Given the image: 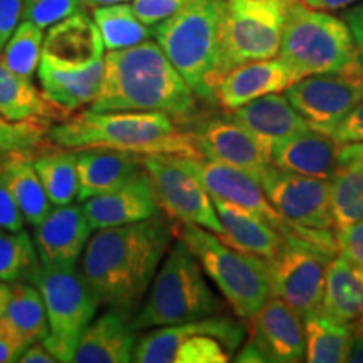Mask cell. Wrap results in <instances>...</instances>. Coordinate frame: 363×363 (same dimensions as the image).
Wrapping results in <instances>:
<instances>
[{
  "label": "cell",
  "instance_id": "49",
  "mask_svg": "<svg viewBox=\"0 0 363 363\" xmlns=\"http://www.w3.org/2000/svg\"><path fill=\"white\" fill-rule=\"evenodd\" d=\"M348 362L363 363V335H355V338H353L350 353H348Z\"/></svg>",
  "mask_w": 363,
  "mask_h": 363
},
{
  "label": "cell",
  "instance_id": "10",
  "mask_svg": "<svg viewBox=\"0 0 363 363\" xmlns=\"http://www.w3.org/2000/svg\"><path fill=\"white\" fill-rule=\"evenodd\" d=\"M286 0H227L222 27V78L234 67L279 56Z\"/></svg>",
  "mask_w": 363,
  "mask_h": 363
},
{
  "label": "cell",
  "instance_id": "34",
  "mask_svg": "<svg viewBox=\"0 0 363 363\" xmlns=\"http://www.w3.org/2000/svg\"><path fill=\"white\" fill-rule=\"evenodd\" d=\"M331 214L335 227L363 220V160L342 163L331 179Z\"/></svg>",
  "mask_w": 363,
  "mask_h": 363
},
{
  "label": "cell",
  "instance_id": "48",
  "mask_svg": "<svg viewBox=\"0 0 363 363\" xmlns=\"http://www.w3.org/2000/svg\"><path fill=\"white\" fill-rule=\"evenodd\" d=\"M358 158L363 160V143L342 145V148H340V165L352 160H358Z\"/></svg>",
  "mask_w": 363,
  "mask_h": 363
},
{
  "label": "cell",
  "instance_id": "22",
  "mask_svg": "<svg viewBox=\"0 0 363 363\" xmlns=\"http://www.w3.org/2000/svg\"><path fill=\"white\" fill-rule=\"evenodd\" d=\"M135 347L136 330L131 325V316L108 308L103 315L94 316L84 330L72 362L128 363L133 362Z\"/></svg>",
  "mask_w": 363,
  "mask_h": 363
},
{
  "label": "cell",
  "instance_id": "45",
  "mask_svg": "<svg viewBox=\"0 0 363 363\" xmlns=\"http://www.w3.org/2000/svg\"><path fill=\"white\" fill-rule=\"evenodd\" d=\"M343 19L347 21L348 27H350L353 39H355L358 54H360V61L363 65V4L353 6L345 12Z\"/></svg>",
  "mask_w": 363,
  "mask_h": 363
},
{
  "label": "cell",
  "instance_id": "21",
  "mask_svg": "<svg viewBox=\"0 0 363 363\" xmlns=\"http://www.w3.org/2000/svg\"><path fill=\"white\" fill-rule=\"evenodd\" d=\"M340 148L333 136L310 126L276 145L271 163L294 174L331 180L340 167Z\"/></svg>",
  "mask_w": 363,
  "mask_h": 363
},
{
  "label": "cell",
  "instance_id": "41",
  "mask_svg": "<svg viewBox=\"0 0 363 363\" xmlns=\"http://www.w3.org/2000/svg\"><path fill=\"white\" fill-rule=\"evenodd\" d=\"M24 214L17 206L16 197L0 167V227L11 233H19V230H24Z\"/></svg>",
  "mask_w": 363,
  "mask_h": 363
},
{
  "label": "cell",
  "instance_id": "27",
  "mask_svg": "<svg viewBox=\"0 0 363 363\" xmlns=\"http://www.w3.org/2000/svg\"><path fill=\"white\" fill-rule=\"evenodd\" d=\"M0 115L11 121H33L51 126L66 120L65 113L57 110L35 88L33 79L13 72L0 56Z\"/></svg>",
  "mask_w": 363,
  "mask_h": 363
},
{
  "label": "cell",
  "instance_id": "25",
  "mask_svg": "<svg viewBox=\"0 0 363 363\" xmlns=\"http://www.w3.org/2000/svg\"><path fill=\"white\" fill-rule=\"evenodd\" d=\"M78 152V201L113 192L143 172V155L111 148H83Z\"/></svg>",
  "mask_w": 363,
  "mask_h": 363
},
{
  "label": "cell",
  "instance_id": "30",
  "mask_svg": "<svg viewBox=\"0 0 363 363\" xmlns=\"http://www.w3.org/2000/svg\"><path fill=\"white\" fill-rule=\"evenodd\" d=\"M305 320L306 362L310 363H343L348 362L355 326L337 320L328 313L316 310Z\"/></svg>",
  "mask_w": 363,
  "mask_h": 363
},
{
  "label": "cell",
  "instance_id": "40",
  "mask_svg": "<svg viewBox=\"0 0 363 363\" xmlns=\"http://www.w3.org/2000/svg\"><path fill=\"white\" fill-rule=\"evenodd\" d=\"M335 239H337L338 254L363 266V220L353 224L335 227Z\"/></svg>",
  "mask_w": 363,
  "mask_h": 363
},
{
  "label": "cell",
  "instance_id": "36",
  "mask_svg": "<svg viewBox=\"0 0 363 363\" xmlns=\"http://www.w3.org/2000/svg\"><path fill=\"white\" fill-rule=\"evenodd\" d=\"M43 30L30 21L21 22L2 51L4 62L24 78L33 79L39 69L44 44Z\"/></svg>",
  "mask_w": 363,
  "mask_h": 363
},
{
  "label": "cell",
  "instance_id": "9",
  "mask_svg": "<svg viewBox=\"0 0 363 363\" xmlns=\"http://www.w3.org/2000/svg\"><path fill=\"white\" fill-rule=\"evenodd\" d=\"M34 284L44 298L49 333L43 343L57 362L67 363L74 358L84 330L96 316L99 299L76 266H40Z\"/></svg>",
  "mask_w": 363,
  "mask_h": 363
},
{
  "label": "cell",
  "instance_id": "39",
  "mask_svg": "<svg viewBox=\"0 0 363 363\" xmlns=\"http://www.w3.org/2000/svg\"><path fill=\"white\" fill-rule=\"evenodd\" d=\"M192 2L194 0H133V9L140 21L153 27Z\"/></svg>",
  "mask_w": 363,
  "mask_h": 363
},
{
  "label": "cell",
  "instance_id": "8",
  "mask_svg": "<svg viewBox=\"0 0 363 363\" xmlns=\"http://www.w3.org/2000/svg\"><path fill=\"white\" fill-rule=\"evenodd\" d=\"M242 338V325L219 316L150 328L136 340L133 362L225 363Z\"/></svg>",
  "mask_w": 363,
  "mask_h": 363
},
{
  "label": "cell",
  "instance_id": "37",
  "mask_svg": "<svg viewBox=\"0 0 363 363\" xmlns=\"http://www.w3.org/2000/svg\"><path fill=\"white\" fill-rule=\"evenodd\" d=\"M48 133L49 126L33 121H11L0 115V162L21 153L35 155L51 143Z\"/></svg>",
  "mask_w": 363,
  "mask_h": 363
},
{
  "label": "cell",
  "instance_id": "33",
  "mask_svg": "<svg viewBox=\"0 0 363 363\" xmlns=\"http://www.w3.org/2000/svg\"><path fill=\"white\" fill-rule=\"evenodd\" d=\"M93 19L108 51L133 48L155 38V29L140 21L133 6H128L126 2L93 9Z\"/></svg>",
  "mask_w": 363,
  "mask_h": 363
},
{
  "label": "cell",
  "instance_id": "50",
  "mask_svg": "<svg viewBox=\"0 0 363 363\" xmlns=\"http://www.w3.org/2000/svg\"><path fill=\"white\" fill-rule=\"evenodd\" d=\"M9 296H11V284H7L6 281L0 279V325H2L4 313H6Z\"/></svg>",
  "mask_w": 363,
  "mask_h": 363
},
{
  "label": "cell",
  "instance_id": "13",
  "mask_svg": "<svg viewBox=\"0 0 363 363\" xmlns=\"http://www.w3.org/2000/svg\"><path fill=\"white\" fill-rule=\"evenodd\" d=\"M284 94L311 128L331 135L363 98V66L305 76Z\"/></svg>",
  "mask_w": 363,
  "mask_h": 363
},
{
  "label": "cell",
  "instance_id": "11",
  "mask_svg": "<svg viewBox=\"0 0 363 363\" xmlns=\"http://www.w3.org/2000/svg\"><path fill=\"white\" fill-rule=\"evenodd\" d=\"M335 256L310 240L286 238L281 251L269 261L272 296L283 299L303 318L320 310L326 271Z\"/></svg>",
  "mask_w": 363,
  "mask_h": 363
},
{
  "label": "cell",
  "instance_id": "29",
  "mask_svg": "<svg viewBox=\"0 0 363 363\" xmlns=\"http://www.w3.org/2000/svg\"><path fill=\"white\" fill-rule=\"evenodd\" d=\"M0 167L27 224L33 227L40 224L52 211L54 203L35 170L34 155L21 153V155L9 157L0 162Z\"/></svg>",
  "mask_w": 363,
  "mask_h": 363
},
{
  "label": "cell",
  "instance_id": "32",
  "mask_svg": "<svg viewBox=\"0 0 363 363\" xmlns=\"http://www.w3.org/2000/svg\"><path fill=\"white\" fill-rule=\"evenodd\" d=\"M34 167L54 206H67L78 199L79 177L76 150L49 143L34 155Z\"/></svg>",
  "mask_w": 363,
  "mask_h": 363
},
{
  "label": "cell",
  "instance_id": "4",
  "mask_svg": "<svg viewBox=\"0 0 363 363\" xmlns=\"http://www.w3.org/2000/svg\"><path fill=\"white\" fill-rule=\"evenodd\" d=\"M227 0H194L153 26L155 39L199 99L216 103L222 79V27Z\"/></svg>",
  "mask_w": 363,
  "mask_h": 363
},
{
  "label": "cell",
  "instance_id": "42",
  "mask_svg": "<svg viewBox=\"0 0 363 363\" xmlns=\"http://www.w3.org/2000/svg\"><path fill=\"white\" fill-rule=\"evenodd\" d=\"M331 136L340 145L363 143V98L355 104V108L340 121V125L331 131Z\"/></svg>",
  "mask_w": 363,
  "mask_h": 363
},
{
  "label": "cell",
  "instance_id": "52",
  "mask_svg": "<svg viewBox=\"0 0 363 363\" xmlns=\"http://www.w3.org/2000/svg\"><path fill=\"white\" fill-rule=\"evenodd\" d=\"M353 326H355V335H363V313L355 323H353Z\"/></svg>",
  "mask_w": 363,
  "mask_h": 363
},
{
  "label": "cell",
  "instance_id": "31",
  "mask_svg": "<svg viewBox=\"0 0 363 363\" xmlns=\"http://www.w3.org/2000/svg\"><path fill=\"white\" fill-rule=\"evenodd\" d=\"M2 321L24 343L43 342L49 333V321L38 286L30 281L11 283V296Z\"/></svg>",
  "mask_w": 363,
  "mask_h": 363
},
{
  "label": "cell",
  "instance_id": "2",
  "mask_svg": "<svg viewBox=\"0 0 363 363\" xmlns=\"http://www.w3.org/2000/svg\"><path fill=\"white\" fill-rule=\"evenodd\" d=\"M197 94L157 40L110 51L94 111H163L182 126L197 121Z\"/></svg>",
  "mask_w": 363,
  "mask_h": 363
},
{
  "label": "cell",
  "instance_id": "5",
  "mask_svg": "<svg viewBox=\"0 0 363 363\" xmlns=\"http://www.w3.org/2000/svg\"><path fill=\"white\" fill-rule=\"evenodd\" d=\"M206 276L187 244L175 238L142 306L131 318L133 328L136 331L160 328L216 315L220 303Z\"/></svg>",
  "mask_w": 363,
  "mask_h": 363
},
{
  "label": "cell",
  "instance_id": "19",
  "mask_svg": "<svg viewBox=\"0 0 363 363\" xmlns=\"http://www.w3.org/2000/svg\"><path fill=\"white\" fill-rule=\"evenodd\" d=\"M299 74L283 59L251 61L230 69L216 89V103L234 111L254 99L271 93H283L299 81Z\"/></svg>",
  "mask_w": 363,
  "mask_h": 363
},
{
  "label": "cell",
  "instance_id": "17",
  "mask_svg": "<svg viewBox=\"0 0 363 363\" xmlns=\"http://www.w3.org/2000/svg\"><path fill=\"white\" fill-rule=\"evenodd\" d=\"M93 230L83 206H56L34 227V244L40 262L44 266H76Z\"/></svg>",
  "mask_w": 363,
  "mask_h": 363
},
{
  "label": "cell",
  "instance_id": "44",
  "mask_svg": "<svg viewBox=\"0 0 363 363\" xmlns=\"http://www.w3.org/2000/svg\"><path fill=\"white\" fill-rule=\"evenodd\" d=\"M27 347L29 345L22 342L19 337H16L2 321V325H0V363L19 362Z\"/></svg>",
  "mask_w": 363,
  "mask_h": 363
},
{
  "label": "cell",
  "instance_id": "23",
  "mask_svg": "<svg viewBox=\"0 0 363 363\" xmlns=\"http://www.w3.org/2000/svg\"><path fill=\"white\" fill-rule=\"evenodd\" d=\"M38 78L44 96L67 118L98 98L104 78V57L79 69L57 67L40 57Z\"/></svg>",
  "mask_w": 363,
  "mask_h": 363
},
{
  "label": "cell",
  "instance_id": "14",
  "mask_svg": "<svg viewBox=\"0 0 363 363\" xmlns=\"http://www.w3.org/2000/svg\"><path fill=\"white\" fill-rule=\"evenodd\" d=\"M259 182L269 202L288 222L310 229H335L331 180L294 174L271 163Z\"/></svg>",
  "mask_w": 363,
  "mask_h": 363
},
{
  "label": "cell",
  "instance_id": "24",
  "mask_svg": "<svg viewBox=\"0 0 363 363\" xmlns=\"http://www.w3.org/2000/svg\"><path fill=\"white\" fill-rule=\"evenodd\" d=\"M230 116L262 145L267 153L279 142L310 128L306 120L283 93H271L230 111Z\"/></svg>",
  "mask_w": 363,
  "mask_h": 363
},
{
  "label": "cell",
  "instance_id": "15",
  "mask_svg": "<svg viewBox=\"0 0 363 363\" xmlns=\"http://www.w3.org/2000/svg\"><path fill=\"white\" fill-rule=\"evenodd\" d=\"M190 131L199 153L207 160L235 167L257 180L271 167L269 153L230 115L203 118Z\"/></svg>",
  "mask_w": 363,
  "mask_h": 363
},
{
  "label": "cell",
  "instance_id": "46",
  "mask_svg": "<svg viewBox=\"0 0 363 363\" xmlns=\"http://www.w3.org/2000/svg\"><path fill=\"white\" fill-rule=\"evenodd\" d=\"M21 363H59L57 358L43 342H35L26 348L19 358Z\"/></svg>",
  "mask_w": 363,
  "mask_h": 363
},
{
  "label": "cell",
  "instance_id": "28",
  "mask_svg": "<svg viewBox=\"0 0 363 363\" xmlns=\"http://www.w3.org/2000/svg\"><path fill=\"white\" fill-rule=\"evenodd\" d=\"M321 310L345 323H355L363 313V266L342 254L330 261Z\"/></svg>",
  "mask_w": 363,
  "mask_h": 363
},
{
  "label": "cell",
  "instance_id": "43",
  "mask_svg": "<svg viewBox=\"0 0 363 363\" xmlns=\"http://www.w3.org/2000/svg\"><path fill=\"white\" fill-rule=\"evenodd\" d=\"M24 0H0V52L19 26Z\"/></svg>",
  "mask_w": 363,
  "mask_h": 363
},
{
  "label": "cell",
  "instance_id": "3",
  "mask_svg": "<svg viewBox=\"0 0 363 363\" xmlns=\"http://www.w3.org/2000/svg\"><path fill=\"white\" fill-rule=\"evenodd\" d=\"M49 142L69 150L111 148L138 155L201 157L192 131L163 111H94L67 116L49 128Z\"/></svg>",
  "mask_w": 363,
  "mask_h": 363
},
{
  "label": "cell",
  "instance_id": "26",
  "mask_svg": "<svg viewBox=\"0 0 363 363\" xmlns=\"http://www.w3.org/2000/svg\"><path fill=\"white\" fill-rule=\"evenodd\" d=\"M212 201L224 227V234L219 238L225 244L267 261L281 251L286 238L266 219L224 199L212 197Z\"/></svg>",
  "mask_w": 363,
  "mask_h": 363
},
{
  "label": "cell",
  "instance_id": "35",
  "mask_svg": "<svg viewBox=\"0 0 363 363\" xmlns=\"http://www.w3.org/2000/svg\"><path fill=\"white\" fill-rule=\"evenodd\" d=\"M40 266L34 239L26 230L11 233L0 227V279L6 283H34Z\"/></svg>",
  "mask_w": 363,
  "mask_h": 363
},
{
  "label": "cell",
  "instance_id": "12",
  "mask_svg": "<svg viewBox=\"0 0 363 363\" xmlns=\"http://www.w3.org/2000/svg\"><path fill=\"white\" fill-rule=\"evenodd\" d=\"M143 169L153 182L163 214L177 222L201 225L217 235L224 234L212 195L174 155H145Z\"/></svg>",
  "mask_w": 363,
  "mask_h": 363
},
{
  "label": "cell",
  "instance_id": "51",
  "mask_svg": "<svg viewBox=\"0 0 363 363\" xmlns=\"http://www.w3.org/2000/svg\"><path fill=\"white\" fill-rule=\"evenodd\" d=\"M84 7H91V9H96V7H104V6H113V4H125L130 2V0H81Z\"/></svg>",
  "mask_w": 363,
  "mask_h": 363
},
{
  "label": "cell",
  "instance_id": "20",
  "mask_svg": "<svg viewBox=\"0 0 363 363\" xmlns=\"http://www.w3.org/2000/svg\"><path fill=\"white\" fill-rule=\"evenodd\" d=\"M104 57V40L96 22L81 11L49 27L43 59L57 67L79 69Z\"/></svg>",
  "mask_w": 363,
  "mask_h": 363
},
{
  "label": "cell",
  "instance_id": "47",
  "mask_svg": "<svg viewBox=\"0 0 363 363\" xmlns=\"http://www.w3.org/2000/svg\"><path fill=\"white\" fill-rule=\"evenodd\" d=\"M308 7L320 9V11H338V9L352 7L353 4L362 2V0H301Z\"/></svg>",
  "mask_w": 363,
  "mask_h": 363
},
{
  "label": "cell",
  "instance_id": "7",
  "mask_svg": "<svg viewBox=\"0 0 363 363\" xmlns=\"http://www.w3.org/2000/svg\"><path fill=\"white\" fill-rule=\"evenodd\" d=\"M279 57L299 78L363 66L347 21L308 7L301 0H286Z\"/></svg>",
  "mask_w": 363,
  "mask_h": 363
},
{
  "label": "cell",
  "instance_id": "16",
  "mask_svg": "<svg viewBox=\"0 0 363 363\" xmlns=\"http://www.w3.org/2000/svg\"><path fill=\"white\" fill-rule=\"evenodd\" d=\"M249 343L261 353L262 362H305V320L283 299L271 296L252 318V335Z\"/></svg>",
  "mask_w": 363,
  "mask_h": 363
},
{
  "label": "cell",
  "instance_id": "18",
  "mask_svg": "<svg viewBox=\"0 0 363 363\" xmlns=\"http://www.w3.org/2000/svg\"><path fill=\"white\" fill-rule=\"evenodd\" d=\"M83 211L94 230L133 224L162 214L155 187L145 169L120 189L84 201Z\"/></svg>",
  "mask_w": 363,
  "mask_h": 363
},
{
  "label": "cell",
  "instance_id": "6",
  "mask_svg": "<svg viewBox=\"0 0 363 363\" xmlns=\"http://www.w3.org/2000/svg\"><path fill=\"white\" fill-rule=\"evenodd\" d=\"M175 238L195 254L235 316L252 320L272 296L269 261L264 257L239 251L211 230L185 222L175 224Z\"/></svg>",
  "mask_w": 363,
  "mask_h": 363
},
{
  "label": "cell",
  "instance_id": "38",
  "mask_svg": "<svg viewBox=\"0 0 363 363\" xmlns=\"http://www.w3.org/2000/svg\"><path fill=\"white\" fill-rule=\"evenodd\" d=\"M81 11H84L81 0H24L22 17L24 21L34 22L40 29H49Z\"/></svg>",
  "mask_w": 363,
  "mask_h": 363
},
{
  "label": "cell",
  "instance_id": "1",
  "mask_svg": "<svg viewBox=\"0 0 363 363\" xmlns=\"http://www.w3.org/2000/svg\"><path fill=\"white\" fill-rule=\"evenodd\" d=\"M174 240L175 224L167 214L96 230L83 252L81 271L99 305L133 318Z\"/></svg>",
  "mask_w": 363,
  "mask_h": 363
}]
</instances>
